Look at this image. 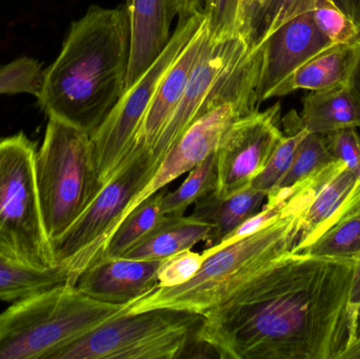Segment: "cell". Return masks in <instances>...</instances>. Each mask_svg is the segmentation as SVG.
<instances>
[{"instance_id": "cell-1", "label": "cell", "mask_w": 360, "mask_h": 359, "mask_svg": "<svg viewBox=\"0 0 360 359\" xmlns=\"http://www.w3.org/2000/svg\"><path fill=\"white\" fill-rule=\"evenodd\" d=\"M357 261L290 252L205 312L196 343L232 359H342L359 333Z\"/></svg>"}, {"instance_id": "cell-2", "label": "cell", "mask_w": 360, "mask_h": 359, "mask_svg": "<svg viewBox=\"0 0 360 359\" xmlns=\"http://www.w3.org/2000/svg\"><path fill=\"white\" fill-rule=\"evenodd\" d=\"M129 57L126 6H90L44 71L40 107L48 117L94 134L126 91Z\"/></svg>"}, {"instance_id": "cell-3", "label": "cell", "mask_w": 360, "mask_h": 359, "mask_svg": "<svg viewBox=\"0 0 360 359\" xmlns=\"http://www.w3.org/2000/svg\"><path fill=\"white\" fill-rule=\"evenodd\" d=\"M330 179L325 170L283 190V212L254 233L205 249L200 269L188 282L172 288L158 287L133 303L129 313L170 309L202 316L238 290L277 257L293 250L302 213Z\"/></svg>"}, {"instance_id": "cell-4", "label": "cell", "mask_w": 360, "mask_h": 359, "mask_svg": "<svg viewBox=\"0 0 360 359\" xmlns=\"http://www.w3.org/2000/svg\"><path fill=\"white\" fill-rule=\"evenodd\" d=\"M132 305L97 301L70 284L19 299L0 313V359H48Z\"/></svg>"}, {"instance_id": "cell-5", "label": "cell", "mask_w": 360, "mask_h": 359, "mask_svg": "<svg viewBox=\"0 0 360 359\" xmlns=\"http://www.w3.org/2000/svg\"><path fill=\"white\" fill-rule=\"evenodd\" d=\"M35 176L44 227L53 242L101 190L91 135L49 117L44 141L36 152Z\"/></svg>"}, {"instance_id": "cell-6", "label": "cell", "mask_w": 360, "mask_h": 359, "mask_svg": "<svg viewBox=\"0 0 360 359\" xmlns=\"http://www.w3.org/2000/svg\"><path fill=\"white\" fill-rule=\"evenodd\" d=\"M36 149L22 132L0 138V254L46 269L57 261L38 196Z\"/></svg>"}, {"instance_id": "cell-7", "label": "cell", "mask_w": 360, "mask_h": 359, "mask_svg": "<svg viewBox=\"0 0 360 359\" xmlns=\"http://www.w3.org/2000/svg\"><path fill=\"white\" fill-rule=\"evenodd\" d=\"M202 316L170 309L113 318L48 359L179 358L195 337Z\"/></svg>"}, {"instance_id": "cell-8", "label": "cell", "mask_w": 360, "mask_h": 359, "mask_svg": "<svg viewBox=\"0 0 360 359\" xmlns=\"http://www.w3.org/2000/svg\"><path fill=\"white\" fill-rule=\"evenodd\" d=\"M207 19V13L201 12L179 20L162 55L124 93L105 122L91 135L101 189L126 162L160 82Z\"/></svg>"}, {"instance_id": "cell-9", "label": "cell", "mask_w": 360, "mask_h": 359, "mask_svg": "<svg viewBox=\"0 0 360 359\" xmlns=\"http://www.w3.org/2000/svg\"><path fill=\"white\" fill-rule=\"evenodd\" d=\"M156 172L148 152L122 167L82 216L52 242L57 263L76 257L84 270L96 263L131 200L147 187Z\"/></svg>"}, {"instance_id": "cell-10", "label": "cell", "mask_w": 360, "mask_h": 359, "mask_svg": "<svg viewBox=\"0 0 360 359\" xmlns=\"http://www.w3.org/2000/svg\"><path fill=\"white\" fill-rule=\"evenodd\" d=\"M259 103L258 86H252L236 96L210 105L171 148L152 181L131 200L122 221L141 202L215 153L228 131L239 119L257 111Z\"/></svg>"}, {"instance_id": "cell-11", "label": "cell", "mask_w": 360, "mask_h": 359, "mask_svg": "<svg viewBox=\"0 0 360 359\" xmlns=\"http://www.w3.org/2000/svg\"><path fill=\"white\" fill-rule=\"evenodd\" d=\"M283 136L279 103L239 119L224 135L216 151L215 193L219 197H229L250 187L266 168Z\"/></svg>"}, {"instance_id": "cell-12", "label": "cell", "mask_w": 360, "mask_h": 359, "mask_svg": "<svg viewBox=\"0 0 360 359\" xmlns=\"http://www.w3.org/2000/svg\"><path fill=\"white\" fill-rule=\"evenodd\" d=\"M335 46L338 44L330 41L319 31L312 11L281 25L260 46L259 103L270 99L273 91L304 63Z\"/></svg>"}, {"instance_id": "cell-13", "label": "cell", "mask_w": 360, "mask_h": 359, "mask_svg": "<svg viewBox=\"0 0 360 359\" xmlns=\"http://www.w3.org/2000/svg\"><path fill=\"white\" fill-rule=\"evenodd\" d=\"M162 261L101 259L80 274L75 286L97 301L134 303L158 288V270Z\"/></svg>"}, {"instance_id": "cell-14", "label": "cell", "mask_w": 360, "mask_h": 359, "mask_svg": "<svg viewBox=\"0 0 360 359\" xmlns=\"http://www.w3.org/2000/svg\"><path fill=\"white\" fill-rule=\"evenodd\" d=\"M207 21L191 40L184 52L179 55L177 60L173 63L160 82L137 133L132 150L122 167L126 166L139 154L143 152L149 153L162 134V130L168 124L169 120L176 111L197 57L200 54L203 46L209 38Z\"/></svg>"}, {"instance_id": "cell-15", "label": "cell", "mask_w": 360, "mask_h": 359, "mask_svg": "<svg viewBox=\"0 0 360 359\" xmlns=\"http://www.w3.org/2000/svg\"><path fill=\"white\" fill-rule=\"evenodd\" d=\"M126 8L130 23L127 91L155 63L168 46L175 13L172 0H127Z\"/></svg>"}, {"instance_id": "cell-16", "label": "cell", "mask_w": 360, "mask_h": 359, "mask_svg": "<svg viewBox=\"0 0 360 359\" xmlns=\"http://www.w3.org/2000/svg\"><path fill=\"white\" fill-rule=\"evenodd\" d=\"M360 54V41L328 48L281 82L271 98L298 90L323 91L349 84Z\"/></svg>"}, {"instance_id": "cell-17", "label": "cell", "mask_w": 360, "mask_h": 359, "mask_svg": "<svg viewBox=\"0 0 360 359\" xmlns=\"http://www.w3.org/2000/svg\"><path fill=\"white\" fill-rule=\"evenodd\" d=\"M266 200V194L250 187L229 196L219 197L215 191L195 202L190 216L212 226L205 240L207 248L218 246L248 219L257 214Z\"/></svg>"}, {"instance_id": "cell-18", "label": "cell", "mask_w": 360, "mask_h": 359, "mask_svg": "<svg viewBox=\"0 0 360 359\" xmlns=\"http://www.w3.org/2000/svg\"><path fill=\"white\" fill-rule=\"evenodd\" d=\"M359 179L347 167L332 176L317 192L298 223L297 240L292 252H302L314 242L348 204Z\"/></svg>"}, {"instance_id": "cell-19", "label": "cell", "mask_w": 360, "mask_h": 359, "mask_svg": "<svg viewBox=\"0 0 360 359\" xmlns=\"http://www.w3.org/2000/svg\"><path fill=\"white\" fill-rule=\"evenodd\" d=\"M212 226L191 216H164L124 255V259L162 261L205 242Z\"/></svg>"}, {"instance_id": "cell-20", "label": "cell", "mask_w": 360, "mask_h": 359, "mask_svg": "<svg viewBox=\"0 0 360 359\" xmlns=\"http://www.w3.org/2000/svg\"><path fill=\"white\" fill-rule=\"evenodd\" d=\"M82 273V267L74 259L39 269L0 254V301L14 303L60 285H76Z\"/></svg>"}, {"instance_id": "cell-21", "label": "cell", "mask_w": 360, "mask_h": 359, "mask_svg": "<svg viewBox=\"0 0 360 359\" xmlns=\"http://www.w3.org/2000/svg\"><path fill=\"white\" fill-rule=\"evenodd\" d=\"M308 132L326 135L345 128H360V111L348 84L310 91L302 98L300 114Z\"/></svg>"}, {"instance_id": "cell-22", "label": "cell", "mask_w": 360, "mask_h": 359, "mask_svg": "<svg viewBox=\"0 0 360 359\" xmlns=\"http://www.w3.org/2000/svg\"><path fill=\"white\" fill-rule=\"evenodd\" d=\"M298 253L359 261L360 256V181L336 221L304 251Z\"/></svg>"}, {"instance_id": "cell-23", "label": "cell", "mask_w": 360, "mask_h": 359, "mask_svg": "<svg viewBox=\"0 0 360 359\" xmlns=\"http://www.w3.org/2000/svg\"><path fill=\"white\" fill-rule=\"evenodd\" d=\"M317 0H260L245 8L243 35L250 50L260 48L266 38L298 15L315 8Z\"/></svg>"}, {"instance_id": "cell-24", "label": "cell", "mask_w": 360, "mask_h": 359, "mask_svg": "<svg viewBox=\"0 0 360 359\" xmlns=\"http://www.w3.org/2000/svg\"><path fill=\"white\" fill-rule=\"evenodd\" d=\"M166 193L167 187L162 188L133 209L116 228L99 259H120L147 235L165 216L162 202Z\"/></svg>"}, {"instance_id": "cell-25", "label": "cell", "mask_w": 360, "mask_h": 359, "mask_svg": "<svg viewBox=\"0 0 360 359\" xmlns=\"http://www.w3.org/2000/svg\"><path fill=\"white\" fill-rule=\"evenodd\" d=\"M283 136L273 151L266 168L252 181L251 187L268 195L278 188L279 183L289 172L296 149L302 139L308 134L302 124V118L295 110H292L281 118Z\"/></svg>"}, {"instance_id": "cell-26", "label": "cell", "mask_w": 360, "mask_h": 359, "mask_svg": "<svg viewBox=\"0 0 360 359\" xmlns=\"http://www.w3.org/2000/svg\"><path fill=\"white\" fill-rule=\"evenodd\" d=\"M217 155L212 153L188 172V178L174 192L162 197L165 216H184L188 207L217 189Z\"/></svg>"}, {"instance_id": "cell-27", "label": "cell", "mask_w": 360, "mask_h": 359, "mask_svg": "<svg viewBox=\"0 0 360 359\" xmlns=\"http://www.w3.org/2000/svg\"><path fill=\"white\" fill-rule=\"evenodd\" d=\"M333 162L335 159L328 149L326 136L308 132L296 149L289 172L274 191L294 187Z\"/></svg>"}, {"instance_id": "cell-28", "label": "cell", "mask_w": 360, "mask_h": 359, "mask_svg": "<svg viewBox=\"0 0 360 359\" xmlns=\"http://www.w3.org/2000/svg\"><path fill=\"white\" fill-rule=\"evenodd\" d=\"M245 6V0H207L205 12L210 39L217 41L241 35Z\"/></svg>"}, {"instance_id": "cell-29", "label": "cell", "mask_w": 360, "mask_h": 359, "mask_svg": "<svg viewBox=\"0 0 360 359\" xmlns=\"http://www.w3.org/2000/svg\"><path fill=\"white\" fill-rule=\"evenodd\" d=\"M312 14L319 31L334 44L360 41V29L332 0H317Z\"/></svg>"}, {"instance_id": "cell-30", "label": "cell", "mask_w": 360, "mask_h": 359, "mask_svg": "<svg viewBox=\"0 0 360 359\" xmlns=\"http://www.w3.org/2000/svg\"><path fill=\"white\" fill-rule=\"evenodd\" d=\"M205 257L192 250L182 251L164 259L158 270V287L172 288L190 280L200 269Z\"/></svg>"}, {"instance_id": "cell-31", "label": "cell", "mask_w": 360, "mask_h": 359, "mask_svg": "<svg viewBox=\"0 0 360 359\" xmlns=\"http://www.w3.org/2000/svg\"><path fill=\"white\" fill-rule=\"evenodd\" d=\"M334 159L342 162L360 181V135L356 128H345L326 135Z\"/></svg>"}, {"instance_id": "cell-32", "label": "cell", "mask_w": 360, "mask_h": 359, "mask_svg": "<svg viewBox=\"0 0 360 359\" xmlns=\"http://www.w3.org/2000/svg\"><path fill=\"white\" fill-rule=\"evenodd\" d=\"M207 0H172L173 10L179 17L180 21L186 20L190 17L205 12Z\"/></svg>"}, {"instance_id": "cell-33", "label": "cell", "mask_w": 360, "mask_h": 359, "mask_svg": "<svg viewBox=\"0 0 360 359\" xmlns=\"http://www.w3.org/2000/svg\"><path fill=\"white\" fill-rule=\"evenodd\" d=\"M351 311L357 322L360 320V256L354 268L350 296Z\"/></svg>"}, {"instance_id": "cell-34", "label": "cell", "mask_w": 360, "mask_h": 359, "mask_svg": "<svg viewBox=\"0 0 360 359\" xmlns=\"http://www.w3.org/2000/svg\"><path fill=\"white\" fill-rule=\"evenodd\" d=\"M332 2L360 29V0H332Z\"/></svg>"}, {"instance_id": "cell-35", "label": "cell", "mask_w": 360, "mask_h": 359, "mask_svg": "<svg viewBox=\"0 0 360 359\" xmlns=\"http://www.w3.org/2000/svg\"><path fill=\"white\" fill-rule=\"evenodd\" d=\"M348 86L351 93H352L353 97H354L355 100H356L360 111V54L359 59H357L356 65H355L354 70H353L352 74H351Z\"/></svg>"}, {"instance_id": "cell-36", "label": "cell", "mask_w": 360, "mask_h": 359, "mask_svg": "<svg viewBox=\"0 0 360 359\" xmlns=\"http://www.w3.org/2000/svg\"><path fill=\"white\" fill-rule=\"evenodd\" d=\"M342 359H360V331L354 343L347 350Z\"/></svg>"}, {"instance_id": "cell-37", "label": "cell", "mask_w": 360, "mask_h": 359, "mask_svg": "<svg viewBox=\"0 0 360 359\" xmlns=\"http://www.w3.org/2000/svg\"><path fill=\"white\" fill-rule=\"evenodd\" d=\"M257 1H260V0H245V2H247V6H249L250 4H253V2ZM247 6H245V8H247Z\"/></svg>"}]
</instances>
